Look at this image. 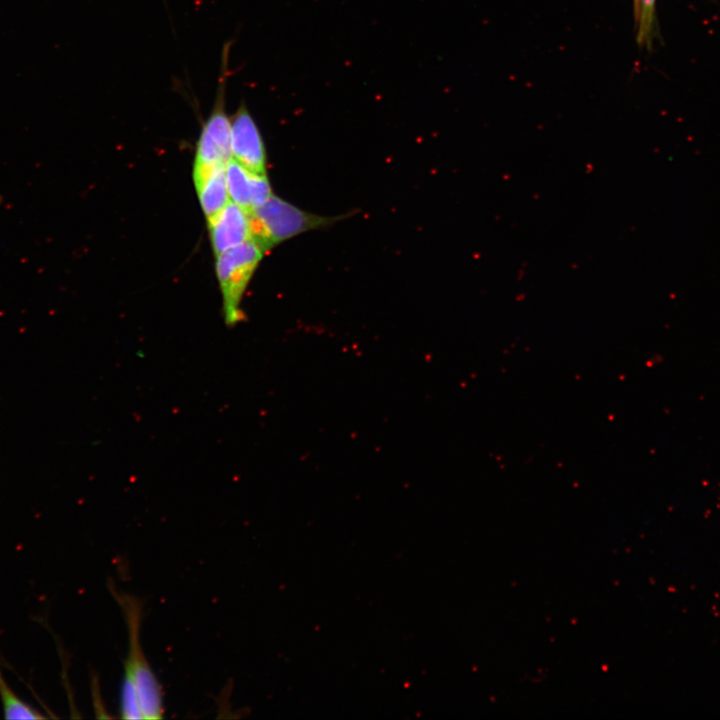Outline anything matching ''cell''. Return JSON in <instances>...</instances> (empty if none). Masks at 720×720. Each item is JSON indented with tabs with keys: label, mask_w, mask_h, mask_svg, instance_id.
<instances>
[{
	"label": "cell",
	"mask_w": 720,
	"mask_h": 720,
	"mask_svg": "<svg viewBox=\"0 0 720 720\" xmlns=\"http://www.w3.org/2000/svg\"><path fill=\"white\" fill-rule=\"evenodd\" d=\"M207 220L216 256L252 239L250 212L232 201Z\"/></svg>",
	"instance_id": "obj_5"
},
{
	"label": "cell",
	"mask_w": 720,
	"mask_h": 720,
	"mask_svg": "<svg viewBox=\"0 0 720 720\" xmlns=\"http://www.w3.org/2000/svg\"><path fill=\"white\" fill-rule=\"evenodd\" d=\"M226 181L232 202L248 212L273 194L266 174L252 172L233 158L226 164Z\"/></svg>",
	"instance_id": "obj_6"
},
{
	"label": "cell",
	"mask_w": 720,
	"mask_h": 720,
	"mask_svg": "<svg viewBox=\"0 0 720 720\" xmlns=\"http://www.w3.org/2000/svg\"><path fill=\"white\" fill-rule=\"evenodd\" d=\"M193 181L199 202L207 219L214 216L230 201L226 165L193 166Z\"/></svg>",
	"instance_id": "obj_7"
},
{
	"label": "cell",
	"mask_w": 720,
	"mask_h": 720,
	"mask_svg": "<svg viewBox=\"0 0 720 720\" xmlns=\"http://www.w3.org/2000/svg\"><path fill=\"white\" fill-rule=\"evenodd\" d=\"M656 0H639L634 7L635 19L638 25L637 40L640 44L650 40L654 23Z\"/></svg>",
	"instance_id": "obj_9"
},
{
	"label": "cell",
	"mask_w": 720,
	"mask_h": 720,
	"mask_svg": "<svg viewBox=\"0 0 720 720\" xmlns=\"http://www.w3.org/2000/svg\"><path fill=\"white\" fill-rule=\"evenodd\" d=\"M0 699L7 719H41L38 710L20 699L7 684L0 669Z\"/></svg>",
	"instance_id": "obj_8"
},
{
	"label": "cell",
	"mask_w": 720,
	"mask_h": 720,
	"mask_svg": "<svg viewBox=\"0 0 720 720\" xmlns=\"http://www.w3.org/2000/svg\"><path fill=\"white\" fill-rule=\"evenodd\" d=\"M232 158L252 172L266 174V150L261 132L244 103L231 117Z\"/></svg>",
	"instance_id": "obj_4"
},
{
	"label": "cell",
	"mask_w": 720,
	"mask_h": 720,
	"mask_svg": "<svg viewBox=\"0 0 720 720\" xmlns=\"http://www.w3.org/2000/svg\"><path fill=\"white\" fill-rule=\"evenodd\" d=\"M120 604L128 627V654L124 662L122 682L135 687L143 719L162 717L163 695L160 683L151 669L140 643L141 601L132 595L111 589Z\"/></svg>",
	"instance_id": "obj_1"
},
{
	"label": "cell",
	"mask_w": 720,
	"mask_h": 720,
	"mask_svg": "<svg viewBox=\"0 0 720 720\" xmlns=\"http://www.w3.org/2000/svg\"><path fill=\"white\" fill-rule=\"evenodd\" d=\"M264 253L265 250L250 239L216 256V276L226 325L235 326L243 320L242 297Z\"/></svg>",
	"instance_id": "obj_3"
},
{
	"label": "cell",
	"mask_w": 720,
	"mask_h": 720,
	"mask_svg": "<svg viewBox=\"0 0 720 720\" xmlns=\"http://www.w3.org/2000/svg\"><path fill=\"white\" fill-rule=\"evenodd\" d=\"M252 239L264 250L301 233L334 224L342 217H325L302 210L272 194L250 212Z\"/></svg>",
	"instance_id": "obj_2"
},
{
	"label": "cell",
	"mask_w": 720,
	"mask_h": 720,
	"mask_svg": "<svg viewBox=\"0 0 720 720\" xmlns=\"http://www.w3.org/2000/svg\"><path fill=\"white\" fill-rule=\"evenodd\" d=\"M638 1L639 0H634V7H636V5L638 4Z\"/></svg>",
	"instance_id": "obj_10"
}]
</instances>
